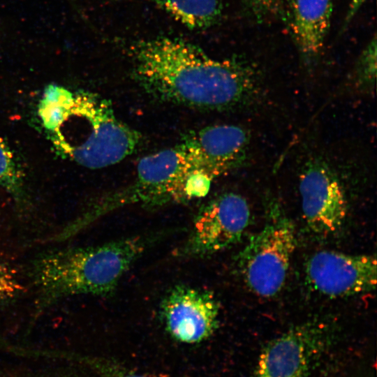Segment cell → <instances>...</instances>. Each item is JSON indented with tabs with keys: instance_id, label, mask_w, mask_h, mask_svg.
Listing matches in <instances>:
<instances>
[{
	"instance_id": "obj_7",
	"label": "cell",
	"mask_w": 377,
	"mask_h": 377,
	"mask_svg": "<svg viewBox=\"0 0 377 377\" xmlns=\"http://www.w3.org/2000/svg\"><path fill=\"white\" fill-rule=\"evenodd\" d=\"M249 205L241 195L224 193L198 212L186 242L179 249L182 257H203L237 243L247 228Z\"/></svg>"
},
{
	"instance_id": "obj_12",
	"label": "cell",
	"mask_w": 377,
	"mask_h": 377,
	"mask_svg": "<svg viewBox=\"0 0 377 377\" xmlns=\"http://www.w3.org/2000/svg\"><path fill=\"white\" fill-rule=\"evenodd\" d=\"M335 0H289L288 23L305 63L320 55L330 27Z\"/></svg>"
},
{
	"instance_id": "obj_13",
	"label": "cell",
	"mask_w": 377,
	"mask_h": 377,
	"mask_svg": "<svg viewBox=\"0 0 377 377\" xmlns=\"http://www.w3.org/2000/svg\"><path fill=\"white\" fill-rule=\"evenodd\" d=\"M177 21L192 30L214 26L223 12L221 0H153Z\"/></svg>"
},
{
	"instance_id": "obj_2",
	"label": "cell",
	"mask_w": 377,
	"mask_h": 377,
	"mask_svg": "<svg viewBox=\"0 0 377 377\" xmlns=\"http://www.w3.org/2000/svg\"><path fill=\"white\" fill-rule=\"evenodd\" d=\"M157 239L155 235L135 236L43 254L34 260L30 272L36 289V307L42 309L73 295H109L131 265Z\"/></svg>"
},
{
	"instance_id": "obj_8",
	"label": "cell",
	"mask_w": 377,
	"mask_h": 377,
	"mask_svg": "<svg viewBox=\"0 0 377 377\" xmlns=\"http://www.w3.org/2000/svg\"><path fill=\"white\" fill-rule=\"evenodd\" d=\"M305 275L309 286L323 295H355L375 288L376 258L372 255L320 251L307 260Z\"/></svg>"
},
{
	"instance_id": "obj_16",
	"label": "cell",
	"mask_w": 377,
	"mask_h": 377,
	"mask_svg": "<svg viewBox=\"0 0 377 377\" xmlns=\"http://www.w3.org/2000/svg\"><path fill=\"white\" fill-rule=\"evenodd\" d=\"M376 36L368 43L357 61L353 73L355 88L363 91L374 90L376 77Z\"/></svg>"
},
{
	"instance_id": "obj_21",
	"label": "cell",
	"mask_w": 377,
	"mask_h": 377,
	"mask_svg": "<svg viewBox=\"0 0 377 377\" xmlns=\"http://www.w3.org/2000/svg\"><path fill=\"white\" fill-rule=\"evenodd\" d=\"M119 377H173L164 374H140V373H127L122 374Z\"/></svg>"
},
{
	"instance_id": "obj_11",
	"label": "cell",
	"mask_w": 377,
	"mask_h": 377,
	"mask_svg": "<svg viewBox=\"0 0 377 377\" xmlns=\"http://www.w3.org/2000/svg\"><path fill=\"white\" fill-rule=\"evenodd\" d=\"M249 142L246 130L236 125L221 124L194 131L181 143L197 168L214 179L242 164Z\"/></svg>"
},
{
	"instance_id": "obj_5",
	"label": "cell",
	"mask_w": 377,
	"mask_h": 377,
	"mask_svg": "<svg viewBox=\"0 0 377 377\" xmlns=\"http://www.w3.org/2000/svg\"><path fill=\"white\" fill-rule=\"evenodd\" d=\"M198 169L182 143L142 158L135 180L125 188L103 198L89 209L84 218L92 223L105 214L124 205L161 206L185 201L186 181Z\"/></svg>"
},
{
	"instance_id": "obj_15",
	"label": "cell",
	"mask_w": 377,
	"mask_h": 377,
	"mask_svg": "<svg viewBox=\"0 0 377 377\" xmlns=\"http://www.w3.org/2000/svg\"><path fill=\"white\" fill-rule=\"evenodd\" d=\"M0 186L13 198L22 202L24 191L22 174L15 163L13 154L0 137Z\"/></svg>"
},
{
	"instance_id": "obj_14",
	"label": "cell",
	"mask_w": 377,
	"mask_h": 377,
	"mask_svg": "<svg viewBox=\"0 0 377 377\" xmlns=\"http://www.w3.org/2000/svg\"><path fill=\"white\" fill-rule=\"evenodd\" d=\"M73 98V92L61 86L50 84L45 89L38 113L43 127L48 133L52 132L61 124Z\"/></svg>"
},
{
	"instance_id": "obj_17",
	"label": "cell",
	"mask_w": 377,
	"mask_h": 377,
	"mask_svg": "<svg viewBox=\"0 0 377 377\" xmlns=\"http://www.w3.org/2000/svg\"><path fill=\"white\" fill-rule=\"evenodd\" d=\"M24 289L19 272L0 252V307L14 301Z\"/></svg>"
},
{
	"instance_id": "obj_6",
	"label": "cell",
	"mask_w": 377,
	"mask_h": 377,
	"mask_svg": "<svg viewBox=\"0 0 377 377\" xmlns=\"http://www.w3.org/2000/svg\"><path fill=\"white\" fill-rule=\"evenodd\" d=\"M336 333L332 323L321 319L293 326L263 348L253 377H309Z\"/></svg>"
},
{
	"instance_id": "obj_20",
	"label": "cell",
	"mask_w": 377,
	"mask_h": 377,
	"mask_svg": "<svg viewBox=\"0 0 377 377\" xmlns=\"http://www.w3.org/2000/svg\"><path fill=\"white\" fill-rule=\"evenodd\" d=\"M367 0H351L349 4V8L346 15L344 24L348 25L351 20L354 17L356 13L358 12L360 7L367 1Z\"/></svg>"
},
{
	"instance_id": "obj_9",
	"label": "cell",
	"mask_w": 377,
	"mask_h": 377,
	"mask_svg": "<svg viewBox=\"0 0 377 377\" xmlns=\"http://www.w3.org/2000/svg\"><path fill=\"white\" fill-rule=\"evenodd\" d=\"M302 209L314 233L327 235L338 231L348 213L345 191L333 170L323 160L310 159L300 176Z\"/></svg>"
},
{
	"instance_id": "obj_19",
	"label": "cell",
	"mask_w": 377,
	"mask_h": 377,
	"mask_svg": "<svg viewBox=\"0 0 377 377\" xmlns=\"http://www.w3.org/2000/svg\"><path fill=\"white\" fill-rule=\"evenodd\" d=\"M254 15L259 20L272 14L279 6V0H247Z\"/></svg>"
},
{
	"instance_id": "obj_4",
	"label": "cell",
	"mask_w": 377,
	"mask_h": 377,
	"mask_svg": "<svg viewBox=\"0 0 377 377\" xmlns=\"http://www.w3.org/2000/svg\"><path fill=\"white\" fill-rule=\"evenodd\" d=\"M263 228L249 238L236 258L244 283L263 297L281 291L296 247L294 224L281 205L270 200Z\"/></svg>"
},
{
	"instance_id": "obj_3",
	"label": "cell",
	"mask_w": 377,
	"mask_h": 377,
	"mask_svg": "<svg viewBox=\"0 0 377 377\" xmlns=\"http://www.w3.org/2000/svg\"><path fill=\"white\" fill-rule=\"evenodd\" d=\"M58 153L92 169L114 165L138 148L140 134L122 122L110 103L91 92H73L61 124L49 133Z\"/></svg>"
},
{
	"instance_id": "obj_18",
	"label": "cell",
	"mask_w": 377,
	"mask_h": 377,
	"mask_svg": "<svg viewBox=\"0 0 377 377\" xmlns=\"http://www.w3.org/2000/svg\"><path fill=\"white\" fill-rule=\"evenodd\" d=\"M213 178L204 171L195 169L188 175L184 188L185 200L205 197Z\"/></svg>"
},
{
	"instance_id": "obj_1",
	"label": "cell",
	"mask_w": 377,
	"mask_h": 377,
	"mask_svg": "<svg viewBox=\"0 0 377 377\" xmlns=\"http://www.w3.org/2000/svg\"><path fill=\"white\" fill-rule=\"evenodd\" d=\"M127 53L138 84L164 102L222 110L249 103L259 92L258 75L249 64L214 59L181 38L137 40Z\"/></svg>"
},
{
	"instance_id": "obj_10",
	"label": "cell",
	"mask_w": 377,
	"mask_h": 377,
	"mask_svg": "<svg viewBox=\"0 0 377 377\" xmlns=\"http://www.w3.org/2000/svg\"><path fill=\"white\" fill-rule=\"evenodd\" d=\"M161 314L172 337L195 343L208 339L217 329L219 304L209 291L179 285L162 300Z\"/></svg>"
}]
</instances>
